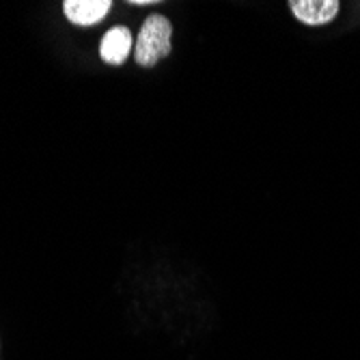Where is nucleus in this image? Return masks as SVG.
Wrapping results in <instances>:
<instances>
[{
	"mask_svg": "<svg viewBox=\"0 0 360 360\" xmlns=\"http://www.w3.org/2000/svg\"><path fill=\"white\" fill-rule=\"evenodd\" d=\"M173 50V24L162 13H151L134 41V60L141 68H153Z\"/></svg>",
	"mask_w": 360,
	"mask_h": 360,
	"instance_id": "1",
	"label": "nucleus"
},
{
	"mask_svg": "<svg viewBox=\"0 0 360 360\" xmlns=\"http://www.w3.org/2000/svg\"><path fill=\"white\" fill-rule=\"evenodd\" d=\"M134 52V37L127 26H112L100 41V56L108 65H123Z\"/></svg>",
	"mask_w": 360,
	"mask_h": 360,
	"instance_id": "2",
	"label": "nucleus"
},
{
	"mask_svg": "<svg viewBox=\"0 0 360 360\" xmlns=\"http://www.w3.org/2000/svg\"><path fill=\"white\" fill-rule=\"evenodd\" d=\"M110 7V0H65L63 13L76 26H95L108 15Z\"/></svg>",
	"mask_w": 360,
	"mask_h": 360,
	"instance_id": "3",
	"label": "nucleus"
},
{
	"mask_svg": "<svg viewBox=\"0 0 360 360\" xmlns=\"http://www.w3.org/2000/svg\"><path fill=\"white\" fill-rule=\"evenodd\" d=\"M289 7L293 15L309 26L328 24L339 13L337 0H293V3H289Z\"/></svg>",
	"mask_w": 360,
	"mask_h": 360,
	"instance_id": "4",
	"label": "nucleus"
}]
</instances>
